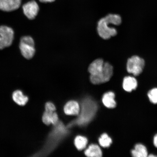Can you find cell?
Returning <instances> with one entry per match:
<instances>
[{
  "mask_svg": "<svg viewBox=\"0 0 157 157\" xmlns=\"http://www.w3.org/2000/svg\"><path fill=\"white\" fill-rule=\"evenodd\" d=\"M131 153L132 156L135 157H146L148 155L146 147L140 144H136Z\"/></svg>",
  "mask_w": 157,
  "mask_h": 157,
  "instance_id": "cell-14",
  "label": "cell"
},
{
  "mask_svg": "<svg viewBox=\"0 0 157 157\" xmlns=\"http://www.w3.org/2000/svg\"><path fill=\"white\" fill-rule=\"evenodd\" d=\"M64 111L65 113L67 115H78L80 111L79 105L76 101H68L64 106Z\"/></svg>",
  "mask_w": 157,
  "mask_h": 157,
  "instance_id": "cell-8",
  "label": "cell"
},
{
  "mask_svg": "<svg viewBox=\"0 0 157 157\" xmlns=\"http://www.w3.org/2000/svg\"><path fill=\"white\" fill-rule=\"evenodd\" d=\"M84 153L88 157H101L102 155L101 149L98 145L94 144L90 145Z\"/></svg>",
  "mask_w": 157,
  "mask_h": 157,
  "instance_id": "cell-13",
  "label": "cell"
},
{
  "mask_svg": "<svg viewBox=\"0 0 157 157\" xmlns=\"http://www.w3.org/2000/svg\"><path fill=\"white\" fill-rule=\"evenodd\" d=\"M19 48L23 56L27 59H30L34 56L35 43L32 37L29 36L22 37L21 39Z\"/></svg>",
  "mask_w": 157,
  "mask_h": 157,
  "instance_id": "cell-3",
  "label": "cell"
},
{
  "mask_svg": "<svg viewBox=\"0 0 157 157\" xmlns=\"http://www.w3.org/2000/svg\"><path fill=\"white\" fill-rule=\"evenodd\" d=\"M137 85V80L134 78L127 76L124 78L123 88L125 91L131 92L132 90L136 89Z\"/></svg>",
  "mask_w": 157,
  "mask_h": 157,
  "instance_id": "cell-11",
  "label": "cell"
},
{
  "mask_svg": "<svg viewBox=\"0 0 157 157\" xmlns=\"http://www.w3.org/2000/svg\"><path fill=\"white\" fill-rule=\"evenodd\" d=\"M145 64V61L143 59L137 56H133L128 60L127 71L135 76H138L142 73Z\"/></svg>",
  "mask_w": 157,
  "mask_h": 157,
  "instance_id": "cell-4",
  "label": "cell"
},
{
  "mask_svg": "<svg viewBox=\"0 0 157 157\" xmlns=\"http://www.w3.org/2000/svg\"><path fill=\"white\" fill-rule=\"evenodd\" d=\"M56 108L53 104L51 102H48L45 105V110L56 111Z\"/></svg>",
  "mask_w": 157,
  "mask_h": 157,
  "instance_id": "cell-18",
  "label": "cell"
},
{
  "mask_svg": "<svg viewBox=\"0 0 157 157\" xmlns=\"http://www.w3.org/2000/svg\"><path fill=\"white\" fill-rule=\"evenodd\" d=\"M148 97L150 101L154 104L157 103V88H154L149 92Z\"/></svg>",
  "mask_w": 157,
  "mask_h": 157,
  "instance_id": "cell-17",
  "label": "cell"
},
{
  "mask_svg": "<svg viewBox=\"0 0 157 157\" xmlns=\"http://www.w3.org/2000/svg\"><path fill=\"white\" fill-rule=\"evenodd\" d=\"M22 8L25 16L30 20L35 18L38 14L39 9L38 4L35 1H31L25 3Z\"/></svg>",
  "mask_w": 157,
  "mask_h": 157,
  "instance_id": "cell-6",
  "label": "cell"
},
{
  "mask_svg": "<svg viewBox=\"0 0 157 157\" xmlns=\"http://www.w3.org/2000/svg\"><path fill=\"white\" fill-rule=\"evenodd\" d=\"M14 31L11 27L0 26V50L7 48L12 44L14 38Z\"/></svg>",
  "mask_w": 157,
  "mask_h": 157,
  "instance_id": "cell-5",
  "label": "cell"
},
{
  "mask_svg": "<svg viewBox=\"0 0 157 157\" xmlns=\"http://www.w3.org/2000/svg\"><path fill=\"white\" fill-rule=\"evenodd\" d=\"M99 142L100 145L104 148H107L110 146L112 143V140L106 133H103L100 137Z\"/></svg>",
  "mask_w": 157,
  "mask_h": 157,
  "instance_id": "cell-16",
  "label": "cell"
},
{
  "mask_svg": "<svg viewBox=\"0 0 157 157\" xmlns=\"http://www.w3.org/2000/svg\"><path fill=\"white\" fill-rule=\"evenodd\" d=\"M75 144L78 150H82L86 148L88 143L87 139L86 137L78 136L75 139Z\"/></svg>",
  "mask_w": 157,
  "mask_h": 157,
  "instance_id": "cell-15",
  "label": "cell"
},
{
  "mask_svg": "<svg viewBox=\"0 0 157 157\" xmlns=\"http://www.w3.org/2000/svg\"><path fill=\"white\" fill-rule=\"evenodd\" d=\"M121 23L120 16L117 14H109L101 19L98 21L97 31L100 37L104 39H108L115 36L117 31L114 28L109 27V24L119 25Z\"/></svg>",
  "mask_w": 157,
  "mask_h": 157,
  "instance_id": "cell-2",
  "label": "cell"
},
{
  "mask_svg": "<svg viewBox=\"0 0 157 157\" xmlns=\"http://www.w3.org/2000/svg\"><path fill=\"white\" fill-rule=\"evenodd\" d=\"M58 120V115L55 111L45 110L42 117V121L45 124H56Z\"/></svg>",
  "mask_w": 157,
  "mask_h": 157,
  "instance_id": "cell-9",
  "label": "cell"
},
{
  "mask_svg": "<svg viewBox=\"0 0 157 157\" xmlns=\"http://www.w3.org/2000/svg\"><path fill=\"white\" fill-rule=\"evenodd\" d=\"M154 143L155 146L157 148V134L154 137Z\"/></svg>",
  "mask_w": 157,
  "mask_h": 157,
  "instance_id": "cell-20",
  "label": "cell"
},
{
  "mask_svg": "<svg viewBox=\"0 0 157 157\" xmlns=\"http://www.w3.org/2000/svg\"><path fill=\"white\" fill-rule=\"evenodd\" d=\"M21 0H0V10L5 12H10L18 9Z\"/></svg>",
  "mask_w": 157,
  "mask_h": 157,
  "instance_id": "cell-7",
  "label": "cell"
},
{
  "mask_svg": "<svg viewBox=\"0 0 157 157\" xmlns=\"http://www.w3.org/2000/svg\"><path fill=\"white\" fill-rule=\"evenodd\" d=\"M40 2L42 3H48L52 2L55 1V0H39Z\"/></svg>",
  "mask_w": 157,
  "mask_h": 157,
  "instance_id": "cell-19",
  "label": "cell"
},
{
  "mask_svg": "<svg viewBox=\"0 0 157 157\" xmlns=\"http://www.w3.org/2000/svg\"><path fill=\"white\" fill-rule=\"evenodd\" d=\"M88 71L90 74V80L94 84L109 82L113 74V67L109 63L104 62L101 59L94 60L90 65Z\"/></svg>",
  "mask_w": 157,
  "mask_h": 157,
  "instance_id": "cell-1",
  "label": "cell"
},
{
  "mask_svg": "<svg viewBox=\"0 0 157 157\" xmlns=\"http://www.w3.org/2000/svg\"><path fill=\"white\" fill-rule=\"evenodd\" d=\"M115 95L112 92L105 93L103 96L102 101L104 105L109 109H113L116 106V103L115 100Z\"/></svg>",
  "mask_w": 157,
  "mask_h": 157,
  "instance_id": "cell-10",
  "label": "cell"
},
{
  "mask_svg": "<svg viewBox=\"0 0 157 157\" xmlns=\"http://www.w3.org/2000/svg\"><path fill=\"white\" fill-rule=\"evenodd\" d=\"M12 98L13 101L17 105L21 106L25 105L28 101L29 98L23 94L22 91L17 90L13 94Z\"/></svg>",
  "mask_w": 157,
  "mask_h": 157,
  "instance_id": "cell-12",
  "label": "cell"
}]
</instances>
